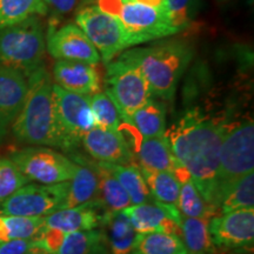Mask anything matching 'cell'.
I'll return each mask as SVG.
<instances>
[{"instance_id": "22", "label": "cell", "mask_w": 254, "mask_h": 254, "mask_svg": "<svg viewBox=\"0 0 254 254\" xmlns=\"http://www.w3.org/2000/svg\"><path fill=\"white\" fill-rule=\"evenodd\" d=\"M127 125L138 132L139 138H160L166 132V110L163 103L152 99L141 109L136 110Z\"/></svg>"}, {"instance_id": "37", "label": "cell", "mask_w": 254, "mask_h": 254, "mask_svg": "<svg viewBox=\"0 0 254 254\" xmlns=\"http://www.w3.org/2000/svg\"><path fill=\"white\" fill-rule=\"evenodd\" d=\"M38 241L32 239H17L0 244V254H26L30 251L37 249Z\"/></svg>"}, {"instance_id": "25", "label": "cell", "mask_w": 254, "mask_h": 254, "mask_svg": "<svg viewBox=\"0 0 254 254\" xmlns=\"http://www.w3.org/2000/svg\"><path fill=\"white\" fill-rule=\"evenodd\" d=\"M101 164L113 174L114 178L123 186V189L126 190L131 199L132 205L142 204V202L150 201L152 199L139 166L134 164Z\"/></svg>"}, {"instance_id": "3", "label": "cell", "mask_w": 254, "mask_h": 254, "mask_svg": "<svg viewBox=\"0 0 254 254\" xmlns=\"http://www.w3.org/2000/svg\"><path fill=\"white\" fill-rule=\"evenodd\" d=\"M120 58L140 69L152 94L159 99L171 100L193 58V50L185 41L171 40L148 47H136L124 52Z\"/></svg>"}, {"instance_id": "34", "label": "cell", "mask_w": 254, "mask_h": 254, "mask_svg": "<svg viewBox=\"0 0 254 254\" xmlns=\"http://www.w3.org/2000/svg\"><path fill=\"white\" fill-rule=\"evenodd\" d=\"M165 11L177 33L190 27L195 12V0H165Z\"/></svg>"}, {"instance_id": "26", "label": "cell", "mask_w": 254, "mask_h": 254, "mask_svg": "<svg viewBox=\"0 0 254 254\" xmlns=\"http://www.w3.org/2000/svg\"><path fill=\"white\" fill-rule=\"evenodd\" d=\"M218 208L222 213L241 208H254V172L228 184L219 195Z\"/></svg>"}, {"instance_id": "4", "label": "cell", "mask_w": 254, "mask_h": 254, "mask_svg": "<svg viewBox=\"0 0 254 254\" xmlns=\"http://www.w3.org/2000/svg\"><path fill=\"white\" fill-rule=\"evenodd\" d=\"M45 51V33L38 17L0 26V63L18 69L26 78L43 65Z\"/></svg>"}, {"instance_id": "1", "label": "cell", "mask_w": 254, "mask_h": 254, "mask_svg": "<svg viewBox=\"0 0 254 254\" xmlns=\"http://www.w3.org/2000/svg\"><path fill=\"white\" fill-rule=\"evenodd\" d=\"M225 128L224 123L193 109L165 132L177 161L190 174L211 211L215 208L219 151Z\"/></svg>"}, {"instance_id": "23", "label": "cell", "mask_w": 254, "mask_h": 254, "mask_svg": "<svg viewBox=\"0 0 254 254\" xmlns=\"http://www.w3.org/2000/svg\"><path fill=\"white\" fill-rule=\"evenodd\" d=\"M103 227H106L109 254H132L136 232L123 212L110 213Z\"/></svg>"}, {"instance_id": "17", "label": "cell", "mask_w": 254, "mask_h": 254, "mask_svg": "<svg viewBox=\"0 0 254 254\" xmlns=\"http://www.w3.org/2000/svg\"><path fill=\"white\" fill-rule=\"evenodd\" d=\"M107 213L99 200L75 207L62 208L44 218V227L55 228L64 233L97 230L104 226Z\"/></svg>"}, {"instance_id": "15", "label": "cell", "mask_w": 254, "mask_h": 254, "mask_svg": "<svg viewBox=\"0 0 254 254\" xmlns=\"http://www.w3.org/2000/svg\"><path fill=\"white\" fill-rule=\"evenodd\" d=\"M27 90L23 73L0 63V141L23 109Z\"/></svg>"}, {"instance_id": "31", "label": "cell", "mask_w": 254, "mask_h": 254, "mask_svg": "<svg viewBox=\"0 0 254 254\" xmlns=\"http://www.w3.org/2000/svg\"><path fill=\"white\" fill-rule=\"evenodd\" d=\"M44 227V218L0 214V244L17 239L36 238Z\"/></svg>"}, {"instance_id": "12", "label": "cell", "mask_w": 254, "mask_h": 254, "mask_svg": "<svg viewBox=\"0 0 254 254\" xmlns=\"http://www.w3.org/2000/svg\"><path fill=\"white\" fill-rule=\"evenodd\" d=\"M46 49L56 60L82 62L97 65L101 62L100 55L93 44L75 24L63 26L50 24L46 38Z\"/></svg>"}, {"instance_id": "21", "label": "cell", "mask_w": 254, "mask_h": 254, "mask_svg": "<svg viewBox=\"0 0 254 254\" xmlns=\"http://www.w3.org/2000/svg\"><path fill=\"white\" fill-rule=\"evenodd\" d=\"M91 167L95 171L98 179H99V193H98L97 200H99L101 206L107 213L122 212L132 205L131 199L126 190L123 189L118 180L103 164H91Z\"/></svg>"}, {"instance_id": "2", "label": "cell", "mask_w": 254, "mask_h": 254, "mask_svg": "<svg viewBox=\"0 0 254 254\" xmlns=\"http://www.w3.org/2000/svg\"><path fill=\"white\" fill-rule=\"evenodd\" d=\"M28 90L12 132L20 142L65 151V140L57 117L53 84L44 65L27 75Z\"/></svg>"}, {"instance_id": "20", "label": "cell", "mask_w": 254, "mask_h": 254, "mask_svg": "<svg viewBox=\"0 0 254 254\" xmlns=\"http://www.w3.org/2000/svg\"><path fill=\"white\" fill-rule=\"evenodd\" d=\"M68 183L67 199L64 208L75 207L97 200L99 193V179L90 165L78 161L72 179Z\"/></svg>"}, {"instance_id": "16", "label": "cell", "mask_w": 254, "mask_h": 254, "mask_svg": "<svg viewBox=\"0 0 254 254\" xmlns=\"http://www.w3.org/2000/svg\"><path fill=\"white\" fill-rule=\"evenodd\" d=\"M81 145L98 163L129 165L134 161V153L123 132L93 127L82 136Z\"/></svg>"}, {"instance_id": "24", "label": "cell", "mask_w": 254, "mask_h": 254, "mask_svg": "<svg viewBox=\"0 0 254 254\" xmlns=\"http://www.w3.org/2000/svg\"><path fill=\"white\" fill-rule=\"evenodd\" d=\"M56 254H109L104 230L66 233Z\"/></svg>"}, {"instance_id": "28", "label": "cell", "mask_w": 254, "mask_h": 254, "mask_svg": "<svg viewBox=\"0 0 254 254\" xmlns=\"http://www.w3.org/2000/svg\"><path fill=\"white\" fill-rule=\"evenodd\" d=\"M144 176L145 183L147 185L151 198L155 201L171 206H176L179 198L180 182L178 177L172 172L167 171H152L140 170Z\"/></svg>"}, {"instance_id": "30", "label": "cell", "mask_w": 254, "mask_h": 254, "mask_svg": "<svg viewBox=\"0 0 254 254\" xmlns=\"http://www.w3.org/2000/svg\"><path fill=\"white\" fill-rule=\"evenodd\" d=\"M208 220L207 218H187L182 215V240L189 254H207L211 249Z\"/></svg>"}, {"instance_id": "35", "label": "cell", "mask_w": 254, "mask_h": 254, "mask_svg": "<svg viewBox=\"0 0 254 254\" xmlns=\"http://www.w3.org/2000/svg\"><path fill=\"white\" fill-rule=\"evenodd\" d=\"M28 183L11 159L0 158V202Z\"/></svg>"}, {"instance_id": "7", "label": "cell", "mask_w": 254, "mask_h": 254, "mask_svg": "<svg viewBox=\"0 0 254 254\" xmlns=\"http://www.w3.org/2000/svg\"><path fill=\"white\" fill-rule=\"evenodd\" d=\"M105 75V93L112 100L124 123L136 110L153 99L151 87L140 69L125 59L112 60Z\"/></svg>"}, {"instance_id": "27", "label": "cell", "mask_w": 254, "mask_h": 254, "mask_svg": "<svg viewBox=\"0 0 254 254\" xmlns=\"http://www.w3.org/2000/svg\"><path fill=\"white\" fill-rule=\"evenodd\" d=\"M132 254H189L182 238L173 234L150 232L136 234Z\"/></svg>"}, {"instance_id": "14", "label": "cell", "mask_w": 254, "mask_h": 254, "mask_svg": "<svg viewBox=\"0 0 254 254\" xmlns=\"http://www.w3.org/2000/svg\"><path fill=\"white\" fill-rule=\"evenodd\" d=\"M123 214L128 219L136 233H161L182 236V214L176 206H171L151 199L150 201L131 205L124 209Z\"/></svg>"}, {"instance_id": "33", "label": "cell", "mask_w": 254, "mask_h": 254, "mask_svg": "<svg viewBox=\"0 0 254 254\" xmlns=\"http://www.w3.org/2000/svg\"><path fill=\"white\" fill-rule=\"evenodd\" d=\"M90 104L95 127L112 132H122V119L118 111L105 92L91 95Z\"/></svg>"}, {"instance_id": "40", "label": "cell", "mask_w": 254, "mask_h": 254, "mask_svg": "<svg viewBox=\"0 0 254 254\" xmlns=\"http://www.w3.org/2000/svg\"><path fill=\"white\" fill-rule=\"evenodd\" d=\"M26 254H52V253H49V252H46V251L41 250L40 247H37V249L30 251V252H27Z\"/></svg>"}, {"instance_id": "19", "label": "cell", "mask_w": 254, "mask_h": 254, "mask_svg": "<svg viewBox=\"0 0 254 254\" xmlns=\"http://www.w3.org/2000/svg\"><path fill=\"white\" fill-rule=\"evenodd\" d=\"M56 85L64 90L82 95L100 92V79L95 65L82 62L57 60L53 66Z\"/></svg>"}, {"instance_id": "29", "label": "cell", "mask_w": 254, "mask_h": 254, "mask_svg": "<svg viewBox=\"0 0 254 254\" xmlns=\"http://www.w3.org/2000/svg\"><path fill=\"white\" fill-rule=\"evenodd\" d=\"M47 13L44 0H0V26L19 24Z\"/></svg>"}, {"instance_id": "32", "label": "cell", "mask_w": 254, "mask_h": 254, "mask_svg": "<svg viewBox=\"0 0 254 254\" xmlns=\"http://www.w3.org/2000/svg\"><path fill=\"white\" fill-rule=\"evenodd\" d=\"M177 208L183 217L187 218H207L211 217V209L202 199L193 180L189 179L180 183L179 198Z\"/></svg>"}, {"instance_id": "5", "label": "cell", "mask_w": 254, "mask_h": 254, "mask_svg": "<svg viewBox=\"0 0 254 254\" xmlns=\"http://www.w3.org/2000/svg\"><path fill=\"white\" fill-rule=\"evenodd\" d=\"M97 5L118 18L125 31L128 47L177 34L165 9L128 0H100Z\"/></svg>"}, {"instance_id": "6", "label": "cell", "mask_w": 254, "mask_h": 254, "mask_svg": "<svg viewBox=\"0 0 254 254\" xmlns=\"http://www.w3.org/2000/svg\"><path fill=\"white\" fill-rule=\"evenodd\" d=\"M252 172H254V124L247 119L225 128L219 151L215 208H218L221 190L228 184Z\"/></svg>"}, {"instance_id": "39", "label": "cell", "mask_w": 254, "mask_h": 254, "mask_svg": "<svg viewBox=\"0 0 254 254\" xmlns=\"http://www.w3.org/2000/svg\"><path fill=\"white\" fill-rule=\"evenodd\" d=\"M99 1L100 0H80V6H79V8L88 5H97Z\"/></svg>"}, {"instance_id": "8", "label": "cell", "mask_w": 254, "mask_h": 254, "mask_svg": "<svg viewBox=\"0 0 254 254\" xmlns=\"http://www.w3.org/2000/svg\"><path fill=\"white\" fill-rule=\"evenodd\" d=\"M75 25L93 44L105 64L128 49L126 34L118 18L98 5L80 7L75 13Z\"/></svg>"}, {"instance_id": "10", "label": "cell", "mask_w": 254, "mask_h": 254, "mask_svg": "<svg viewBox=\"0 0 254 254\" xmlns=\"http://www.w3.org/2000/svg\"><path fill=\"white\" fill-rule=\"evenodd\" d=\"M13 164L28 182L52 185L69 182L77 163L45 146H31L11 154Z\"/></svg>"}, {"instance_id": "13", "label": "cell", "mask_w": 254, "mask_h": 254, "mask_svg": "<svg viewBox=\"0 0 254 254\" xmlns=\"http://www.w3.org/2000/svg\"><path fill=\"white\" fill-rule=\"evenodd\" d=\"M211 241L226 249H243L253 245L254 208H241L209 218Z\"/></svg>"}, {"instance_id": "36", "label": "cell", "mask_w": 254, "mask_h": 254, "mask_svg": "<svg viewBox=\"0 0 254 254\" xmlns=\"http://www.w3.org/2000/svg\"><path fill=\"white\" fill-rule=\"evenodd\" d=\"M47 12L52 14V20L50 24L57 25L60 18L69 15L78 11L80 6V0H44Z\"/></svg>"}, {"instance_id": "18", "label": "cell", "mask_w": 254, "mask_h": 254, "mask_svg": "<svg viewBox=\"0 0 254 254\" xmlns=\"http://www.w3.org/2000/svg\"><path fill=\"white\" fill-rule=\"evenodd\" d=\"M135 157L139 161L140 170L172 172L178 177L180 183L190 178L177 161L165 135L160 138H139L138 147H135Z\"/></svg>"}, {"instance_id": "9", "label": "cell", "mask_w": 254, "mask_h": 254, "mask_svg": "<svg viewBox=\"0 0 254 254\" xmlns=\"http://www.w3.org/2000/svg\"><path fill=\"white\" fill-rule=\"evenodd\" d=\"M68 182L52 185L26 184L11 196L1 201L0 214L14 217L45 218L65 207Z\"/></svg>"}, {"instance_id": "11", "label": "cell", "mask_w": 254, "mask_h": 254, "mask_svg": "<svg viewBox=\"0 0 254 254\" xmlns=\"http://www.w3.org/2000/svg\"><path fill=\"white\" fill-rule=\"evenodd\" d=\"M53 95L57 117L65 140V151L72 152L81 144L82 136L95 127L90 104L91 95L73 93L56 84H53Z\"/></svg>"}, {"instance_id": "38", "label": "cell", "mask_w": 254, "mask_h": 254, "mask_svg": "<svg viewBox=\"0 0 254 254\" xmlns=\"http://www.w3.org/2000/svg\"><path fill=\"white\" fill-rule=\"evenodd\" d=\"M128 1L138 2V4L150 6V7L158 9H165V0H128Z\"/></svg>"}]
</instances>
